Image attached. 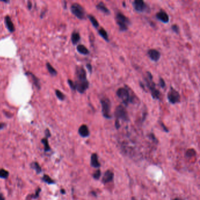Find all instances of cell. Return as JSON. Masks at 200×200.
I'll return each mask as SVG.
<instances>
[{"instance_id": "1", "label": "cell", "mask_w": 200, "mask_h": 200, "mask_svg": "<svg viewBox=\"0 0 200 200\" xmlns=\"http://www.w3.org/2000/svg\"><path fill=\"white\" fill-rule=\"evenodd\" d=\"M116 21L118 26H119L121 31H126L130 24L129 19L121 12H119L116 14Z\"/></svg>"}, {"instance_id": "2", "label": "cell", "mask_w": 200, "mask_h": 200, "mask_svg": "<svg viewBox=\"0 0 200 200\" xmlns=\"http://www.w3.org/2000/svg\"><path fill=\"white\" fill-rule=\"evenodd\" d=\"M101 104L102 106V113L104 118L110 119L112 116L110 115L111 109V102L107 98H103L101 99Z\"/></svg>"}, {"instance_id": "3", "label": "cell", "mask_w": 200, "mask_h": 200, "mask_svg": "<svg viewBox=\"0 0 200 200\" xmlns=\"http://www.w3.org/2000/svg\"><path fill=\"white\" fill-rule=\"evenodd\" d=\"M116 94L125 106H128L130 102H132V99L130 94L129 90L125 88H120L117 89Z\"/></svg>"}, {"instance_id": "4", "label": "cell", "mask_w": 200, "mask_h": 200, "mask_svg": "<svg viewBox=\"0 0 200 200\" xmlns=\"http://www.w3.org/2000/svg\"><path fill=\"white\" fill-rule=\"evenodd\" d=\"M71 11L73 14L79 20H84L85 18V11L79 4H73L71 7Z\"/></svg>"}, {"instance_id": "5", "label": "cell", "mask_w": 200, "mask_h": 200, "mask_svg": "<svg viewBox=\"0 0 200 200\" xmlns=\"http://www.w3.org/2000/svg\"><path fill=\"white\" fill-rule=\"evenodd\" d=\"M115 115L116 117V120L119 121L120 120L123 121H129V115L125 107L122 105H119L116 108Z\"/></svg>"}, {"instance_id": "6", "label": "cell", "mask_w": 200, "mask_h": 200, "mask_svg": "<svg viewBox=\"0 0 200 200\" xmlns=\"http://www.w3.org/2000/svg\"><path fill=\"white\" fill-rule=\"evenodd\" d=\"M181 96L178 92L172 87H170V90L167 94V99L171 104H174L180 101Z\"/></svg>"}, {"instance_id": "7", "label": "cell", "mask_w": 200, "mask_h": 200, "mask_svg": "<svg viewBox=\"0 0 200 200\" xmlns=\"http://www.w3.org/2000/svg\"><path fill=\"white\" fill-rule=\"evenodd\" d=\"M76 80L75 82L81 83L87 81V76H86V72L83 67L77 66L76 69Z\"/></svg>"}, {"instance_id": "8", "label": "cell", "mask_w": 200, "mask_h": 200, "mask_svg": "<svg viewBox=\"0 0 200 200\" xmlns=\"http://www.w3.org/2000/svg\"><path fill=\"white\" fill-rule=\"evenodd\" d=\"M134 10L139 12H144L148 11V6L146 3L142 0H135L133 2Z\"/></svg>"}, {"instance_id": "9", "label": "cell", "mask_w": 200, "mask_h": 200, "mask_svg": "<svg viewBox=\"0 0 200 200\" xmlns=\"http://www.w3.org/2000/svg\"><path fill=\"white\" fill-rule=\"evenodd\" d=\"M156 17L158 21H160L161 22L165 24L168 23L170 21L169 15H168V13L166 11H164V10H160L157 13L156 15Z\"/></svg>"}, {"instance_id": "10", "label": "cell", "mask_w": 200, "mask_h": 200, "mask_svg": "<svg viewBox=\"0 0 200 200\" xmlns=\"http://www.w3.org/2000/svg\"><path fill=\"white\" fill-rule=\"evenodd\" d=\"M147 55L151 60L154 62L158 61L159 59L161 58L160 52L154 49H151L148 50L147 52Z\"/></svg>"}, {"instance_id": "11", "label": "cell", "mask_w": 200, "mask_h": 200, "mask_svg": "<svg viewBox=\"0 0 200 200\" xmlns=\"http://www.w3.org/2000/svg\"><path fill=\"white\" fill-rule=\"evenodd\" d=\"M75 86H76V90H77L78 92L82 94L87 90L89 88V82L87 80L84 82L81 83H76L75 82Z\"/></svg>"}, {"instance_id": "12", "label": "cell", "mask_w": 200, "mask_h": 200, "mask_svg": "<svg viewBox=\"0 0 200 200\" xmlns=\"http://www.w3.org/2000/svg\"><path fill=\"white\" fill-rule=\"evenodd\" d=\"M114 178V173L111 170H107L102 177V182L103 184H107L112 181Z\"/></svg>"}, {"instance_id": "13", "label": "cell", "mask_w": 200, "mask_h": 200, "mask_svg": "<svg viewBox=\"0 0 200 200\" xmlns=\"http://www.w3.org/2000/svg\"><path fill=\"white\" fill-rule=\"evenodd\" d=\"M78 133L82 137H88L90 135V131L88 127L86 125H82L78 130Z\"/></svg>"}, {"instance_id": "14", "label": "cell", "mask_w": 200, "mask_h": 200, "mask_svg": "<svg viewBox=\"0 0 200 200\" xmlns=\"http://www.w3.org/2000/svg\"><path fill=\"white\" fill-rule=\"evenodd\" d=\"M90 166L93 168H99L101 164L99 163L98 156L96 153H93L92 154L90 157Z\"/></svg>"}, {"instance_id": "15", "label": "cell", "mask_w": 200, "mask_h": 200, "mask_svg": "<svg viewBox=\"0 0 200 200\" xmlns=\"http://www.w3.org/2000/svg\"><path fill=\"white\" fill-rule=\"evenodd\" d=\"M5 25H6L7 28L8 29V30L9 31V32H13L15 31V29L14 25H13L11 19V18L9 17V16L7 15L5 17Z\"/></svg>"}, {"instance_id": "16", "label": "cell", "mask_w": 200, "mask_h": 200, "mask_svg": "<svg viewBox=\"0 0 200 200\" xmlns=\"http://www.w3.org/2000/svg\"><path fill=\"white\" fill-rule=\"evenodd\" d=\"M96 8L98 10L101 11L102 12H103L106 15H109L110 13V10L107 8V7H106V5L103 3V2H100L99 3L96 5Z\"/></svg>"}, {"instance_id": "17", "label": "cell", "mask_w": 200, "mask_h": 200, "mask_svg": "<svg viewBox=\"0 0 200 200\" xmlns=\"http://www.w3.org/2000/svg\"><path fill=\"white\" fill-rule=\"evenodd\" d=\"M26 75H28L31 76V77L32 78V81H33V83H34V85L35 86V87L38 89V90H39V89H40V80H39L38 78L34 74H32V73L29 72L26 73Z\"/></svg>"}, {"instance_id": "18", "label": "cell", "mask_w": 200, "mask_h": 200, "mask_svg": "<svg viewBox=\"0 0 200 200\" xmlns=\"http://www.w3.org/2000/svg\"><path fill=\"white\" fill-rule=\"evenodd\" d=\"M76 49L78 52L83 55H89V53H90L89 50L83 45H78L76 47Z\"/></svg>"}, {"instance_id": "19", "label": "cell", "mask_w": 200, "mask_h": 200, "mask_svg": "<svg viewBox=\"0 0 200 200\" xmlns=\"http://www.w3.org/2000/svg\"><path fill=\"white\" fill-rule=\"evenodd\" d=\"M80 39V34L76 32H74L71 35V41L73 45H76L79 42Z\"/></svg>"}, {"instance_id": "20", "label": "cell", "mask_w": 200, "mask_h": 200, "mask_svg": "<svg viewBox=\"0 0 200 200\" xmlns=\"http://www.w3.org/2000/svg\"><path fill=\"white\" fill-rule=\"evenodd\" d=\"M98 33L99 34V35L101 36L103 39L104 40H106L107 42H109V36H108V34L107 33L106 31L103 28H101L98 31Z\"/></svg>"}, {"instance_id": "21", "label": "cell", "mask_w": 200, "mask_h": 200, "mask_svg": "<svg viewBox=\"0 0 200 200\" xmlns=\"http://www.w3.org/2000/svg\"><path fill=\"white\" fill-rule=\"evenodd\" d=\"M88 18H89V21H90V22L92 23V25L95 28H98V27L99 26V22L98 21V20H96V18L94 17V16H93L92 15H90L89 14L88 15Z\"/></svg>"}, {"instance_id": "22", "label": "cell", "mask_w": 200, "mask_h": 200, "mask_svg": "<svg viewBox=\"0 0 200 200\" xmlns=\"http://www.w3.org/2000/svg\"><path fill=\"white\" fill-rule=\"evenodd\" d=\"M31 167L37 172V174H39L42 171V169L41 167H40V165L38 163H37L36 161L32 162L31 164Z\"/></svg>"}, {"instance_id": "23", "label": "cell", "mask_w": 200, "mask_h": 200, "mask_svg": "<svg viewBox=\"0 0 200 200\" xmlns=\"http://www.w3.org/2000/svg\"><path fill=\"white\" fill-rule=\"evenodd\" d=\"M46 66H47L48 72H49V73L51 75L53 76H56V75H57L58 74L57 72H56L55 69L54 68V67L51 65L49 62H47V63H46Z\"/></svg>"}, {"instance_id": "24", "label": "cell", "mask_w": 200, "mask_h": 200, "mask_svg": "<svg viewBox=\"0 0 200 200\" xmlns=\"http://www.w3.org/2000/svg\"><path fill=\"white\" fill-rule=\"evenodd\" d=\"M42 180L43 181L49 185L53 184H55V181H54V180H52V178H51L49 176V175H44V176H43Z\"/></svg>"}, {"instance_id": "25", "label": "cell", "mask_w": 200, "mask_h": 200, "mask_svg": "<svg viewBox=\"0 0 200 200\" xmlns=\"http://www.w3.org/2000/svg\"><path fill=\"white\" fill-rule=\"evenodd\" d=\"M42 143L44 145V150L45 151H49L51 150L50 146L49 145V143H48V140L47 138H44V139H42Z\"/></svg>"}, {"instance_id": "26", "label": "cell", "mask_w": 200, "mask_h": 200, "mask_svg": "<svg viewBox=\"0 0 200 200\" xmlns=\"http://www.w3.org/2000/svg\"><path fill=\"white\" fill-rule=\"evenodd\" d=\"M151 96H152L153 99H160V95H161L160 92L158 90H157V89H155V90H154L153 91L151 92Z\"/></svg>"}, {"instance_id": "27", "label": "cell", "mask_w": 200, "mask_h": 200, "mask_svg": "<svg viewBox=\"0 0 200 200\" xmlns=\"http://www.w3.org/2000/svg\"><path fill=\"white\" fill-rule=\"evenodd\" d=\"M196 154V151L193 148H190L188 149L185 152V156L187 158H190L192 157L195 156Z\"/></svg>"}, {"instance_id": "28", "label": "cell", "mask_w": 200, "mask_h": 200, "mask_svg": "<svg viewBox=\"0 0 200 200\" xmlns=\"http://www.w3.org/2000/svg\"><path fill=\"white\" fill-rule=\"evenodd\" d=\"M9 172L4 169H0V178L2 179H6L9 176Z\"/></svg>"}, {"instance_id": "29", "label": "cell", "mask_w": 200, "mask_h": 200, "mask_svg": "<svg viewBox=\"0 0 200 200\" xmlns=\"http://www.w3.org/2000/svg\"><path fill=\"white\" fill-rule=\"evenodd\" d=\"M55 94L56 96H57V98L60 100V101H64L65 99V95L61 91L58 90V89H56L55 90Z\"/></svg>"}, {"instance_id": "30", "label": "cell", "mask_w": 200, "mask_h": 200, "mask_svg": "<svg viewBox=\"0 0 200 200\" xmlns=\"http://www.w3.org/2000/svg\"><path fill=\"white\" fill-rule=\"evenodd\" d=\"M92 177L94 178V180H99L100 178L101 177V171L100 170H97L95 172H93V174H92Z\"/></svg>"}, {"instance_id": "31", "label": "cell", "mask_w": 200, "mask_h": 200, "mask_svg": "<svg viewBox=\"0 0 200 200\" xmlns=\"http://www.w3.org/2000/svg\"><path fill=\"white\" fill-rule=\"evenodd\" d=\"M67 83H68L69 86H70V88H71L72 90H76V86L74 81H72L71 79H68L67 80Z\"/></svg>"}, {"instance_id": "32", "label": "cell", "mask_w": 200, "mask_h": 200, "mask_svg": "<svg viewBox=\"0 0 200 200\" xmlns=\"http://www.w3.org/2000/svg\"><path fill=\"white\" fill-rule=\"evenodd\" d=\"M40 191H41V189H40V188H38L35 191V193L34 194H32V195L31 196V198L34 199L37 198L39 196V194L40 193Z\"/></svg>"}, {"instance_id": "33", "label": "cell", "mask_w": 200, "mask_h": 200, "mask_svg": "<svg viewBox=\"0 0 200 200\" xmlns=\"http://www.w3.org/2000/svg\"><path fill=\"white\" fill-rule=\"evenodd\" d=\"M171 29L175 32V33L179 34L180 28L177 25H176V24H174V25H172L171 26Z\"/></svg>"}, {"instance_id": "34", "label": "cell", "mask_w": 200, "mask_h": 200, "mask_svg": "<svg viewBox=\"0 0 200 200\" xmlns=\"http://www.w3.org/2000/svg\"><path fill=\"white\" fill-rule=\"evenodd\" d=\"M159 84H160L161 88H164L166 87V82H165L163 78H160V80H159Z\"/></svg>"}, {"instance_id": "35", "label": "cell", "mask_w": 200, "mask_h": 200, "mask_svg": "<svg viewBox=\"0 0 200 200\" xmlns=\"http://www.w3.org/2000/svg\"><path fill=\"white\" fill-rule=\"evenodd\" d=\"M86 67L88 68L89 72L90 73H92V66L91 65V64L88 63L87 65H86Z\"/></svg>"}, {"instance_id": "36", "label": "cell", "mask_w": 200, "mask_h": 200, "mask_svg": "<svg viewBox=\"0 0 200 200\" xmlns=\"http://www.w3.org/2000/svg\"><path fill=\"white\" fill-rule=\"evenodd\" d=\"M45 135H46V137H47L46 138H47V139H48V137H49L51 136L50 131H49V130L48 129H46V130H45Z\"/></svg>"}, {"instance_id": "37", "label": "cell", "mask_w": 200, "mask_h": 200, "mask_svg": "<svg viewBox=\"0 0 200 200\" xmlns=\"http://www.w3.org/2000/svg\"><path fill=\"white\" fill-rule=\"evenodd\" d=\"M120 124L119 123V121L116 120L115 121V128L117 129H119L120 128Z\"/></svg>"}, {"instance_id": "38", "label": "cell", "mask_w": 200, "mask_h": 200, "mask_svg": "<svg viewBox=\"0 0 200 200\" xmlns=\"http://www.w3.org/2000/svg\"><path fill=\"white\" fill-rule=\"evenodd\" d=\"M32 7V2L31 1H28V8L30 10Z\"/></svg>"}, {"instance_id": "39", "label": "cell", "mask_w": 200, "mask_h": 200, "mask_svg": "<svg viewBox=\"0 0 200 200\" xmlns=\"http://www.w3.org/2000/svg\"><path fill=\"white\" fill-rule=\"evenodd\" d=\"M0 200H5V197L2 194H0Z\"/></svg>"}, {"instance_id": "40", "label": "cell", "mask_w": 200, "mask_h": 200, "mask_svg": "<svg viewBox=\"0 0 200 200\" xmlns=\"http://www.w3.org/2000/svg\"><path fill=\"white\" fill-rule=\"evenodd\" d=\"M5 125L4 123H0V129H3L5 127Z\"/></svg>"}, {"instance_id": "41", "label": "cell", "mask_w": 200, "mask_h": 200, "mask_svg": "<svg viewBox=\"0 0 200 200\" xmlns=\"http://www.w3.org/2000/svg\"><path fill=\"white\" fill-rule=\"evenodd\" d=\"M61 193H62V194H65V191H64V190H61Z\"/></svg>"}, {"instance_id": "42", "label": "cell", "mask_w": 200, "mask_h": 200, "mask_svg": "<svg viewBox=\"0 0 200 200\" xmlns=\"http://www.w3.org/2000/svg\"><path fill=\"white\" fill-rule=\"evenodd\" d=\"M172 200H182V199H180V198H174V199H172Z\"/></svg>"}, {"instance_id": "43", "label": "cell", "mask_w": 200, "mask_h": 200, "mask_svg": "<svg viewBox=\"0 0 200 200\" xmlns=\"http://www.w3.org/2000/svg\"><path fill=\"white\" fill-rule=\"evenodd\" d=\"M131 200H137V199H136V198H134V197H132Z\"/></svg>"}]
</instances>
